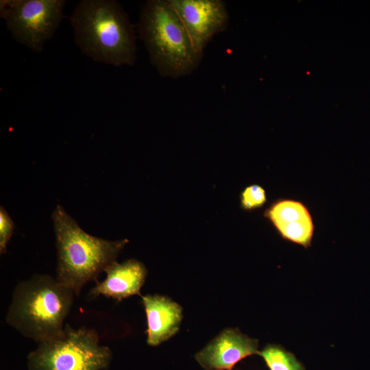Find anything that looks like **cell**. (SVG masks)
<instances>
[{
    "mask_svg": "<svg viewBox=\"0 0 370 370\" xmlns=\"http://www.w3.org/2000/svg\"><path fill=\"white\" fill-rule=\"evenodd\" d=\"M70 22L76 45L93 61L114 66L135 63L134 27L118 1L82 0L74 8Z\"/></svg>",
    "mask_w": 370,
    "mask_h": 370,
    "instance_id": "cell-1",
    "label": "cell"
},
{
    "mask_svg": "<svg viewBox=\"0 0 370 370\" xmlns=\"http://www.w3.org/2000/svg\"><path fill=\"white\" fill-rule=\"evenodd\" d=\"M52 219L58 254L56 279L79 296L86 283L97 282L99 274L116 261L129 241H110L86 233L60 205Z\"/></svg>",
    "mask_w": 370,
    "mask_h": 370,
    "instance_id": "cell-2",
    "label": "cell"
},
{
    "mask_svg": "<svg viewBox=\"0 0 370 370\" xmlns=\"http://www.w3.org/2000/svg\"><path fill=\"white\" fill-rule=\"evenodd\" d=\"M75 295L48 275L34 274L14 288L6 322L40 343L61 335Z\"/></svg>",
    "mask_w": 370,
    "mask_h": 370,
    "instance_id": "cell-3",
    "label": "cell"
},
{
    "mask_svg": "<svg viewBox=\"0 0 370 370\" xmlns=\"http://www.w3.org/2000/svg\"><path fill=\"white\" fill-rule=\"evenodd\" d=\"M137 27L150 63L160 76L178 78L191 74L199 66L204 53L194 48L168 0L147 1Z\"/></svg>",
    "mask_w": 370,
    "mask_h": 370,
    "instance_id": "cell-4",
    "label": "cell"
},
{
    "mask_svg": "<svg viewBox=\"0 0 370 370\" xmlns=\"http://www.w3.org/2000/svg\"><path fill=\"white\" fill-rule=\"evenodd\" d=\"M112 357L111 349L99 345L92 329H74L66 324L63 333L38 343L27 356L29 370H105Z\"/></svg>",
    "mask_w": 370,
    "mask_h": 370,
    "instance_id": "cell-5",
    "label": "cell"
},
{
    "mask_svg": "<svg viewBox=\"0 0 370 370\" xmlns=\"http://www.w3.org/2000/svg\"><path fill=\"white\" fill-rule=\"evenodd\" d=\"M65 3L64 0H1L0 15L17 42L40 52L59 27Z\"/></svg>",
    "mask_w": 370,
    "mask_h": 370,
    "instance_id": "cell-6",
    "label": "cell"
},
{
    "mask_svg": "<svg viewBox=\"0 0 370 370\" xmlns=\"http://www.w3.org/2000/svg\"><path fill=\"white\" fill-rule=\"evenodd\" d=\"M182 22L194 48L204 49L217 34L226 28L229 14L221 0H168Z\"/></svg>",
    "mask_w": 370,
    "mask_h": 370,
    "instance_id": "cell-7",
    "label": "cell"
},
{
    "mask_svg": "<svg viewBox=\"0 0 370 370\" xmlns=\"http://www.w3.org/2000/svg\"><path fill=\"white\" fill-rule=\"evenodd\" d=\"M264 217L284 240L308 248L314 232V223L308 206L291 198H278L264 210Z\"/></svg>",
    "mask_w": 370,
    "mask_h": 370,
    "instance_id": "cell-8",
    "label": "cell"
},
{
    "mask_svg": "<svg viewBox=\"0 0 370 370\" xmlns=\"http://www.w3.org/2000/svg\"><path fill=\"white\" fill-rule=\"evenodd\" d=\"M258 341L238 329H225L195 355L206 370H232L244 358L258 353Z\"/></svg>",
    "mask_w": 370,
    "mask_h": 370,
    "instance_id": "cell-9",
    "label": "cell"
},
{
    "mask_svg": "<svg viewBox=\"0 0 370 370\" xmlns=\"http://www.w3.org/2000/svg\"><path fill=\"white\" fill-rule=\"evenodd\" d=\"M105 280L96 282L90 295H100L118 301L134 295L141 296L140 293L147 275L145 266L139 260L130 259L122 263L116 261L107 267Z\"/></svg>",
    "mask_w": 370,
    "mask_h": 370,
    "instance_id": "cell-10",
    "label": "cell"
},
{
    "mask_svg": "<svg viewBox=\"0 0 370 370\" xmlns=\"http://www.w3.org/2000/svg\"><path fill=\"white\" fill-rule=\"evenodd\" d=\"M140 297L147 315V343L151 346L158 345L178 332L182 319V308L165 296Z\"/></svg>",
    "mask_w": 370,
    "mask_h": 370,
    "instance_id": "cell-11",
    "label": "cell"
},
{
    "mask_svg": "<svg viewBox=\"0 0 370 370\" xmlns=\"http://www.w3.org/2000/svg\"><path fill=\"white\" fill-rule=\"evenodd\" d=\"M258 354L262 357L270 370H304L293 354L278 345H267Z\"/></svg>",
    "mask_w": 370,
    "mask_h": 370,
    "instance_id": "cell-12",
    "label": "cell"
},
{
    "mask_svg": "<svg viewBox=\"0 0 370 370\" xmlns=\"http://www.w3.org/2000/svg\"><path fill=\"white\" fill-rule=\"evenodd\" d=\"M267 200L266 191L259 184L246 186L240 195L241 208L245 211H252L262 208Z\"/></svg>",
    "mask_w": 370,
    "mask_h": 370,
    "instance_id": "cell-13",
    "label": "cell"
},
{
    "mask_svg": "<svg viewBox=\"0 0 370 370\" xmlns=\"http://www.w3.org/2000/svg\"><path fill=\"white\" fill-rule=\"evenodd\" d=\"M14 229V223L6 210L0 207V253L6 252L7 244L11 238Z\"/></svg>",
    "mask_w": 370,
    "mask_h": 370,
    "instance_id": "cell-14",
    "label": "cell"
}]
</instances>
